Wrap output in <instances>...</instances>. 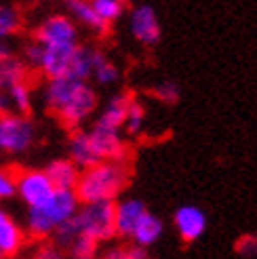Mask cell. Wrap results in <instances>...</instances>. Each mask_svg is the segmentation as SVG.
<instances>
[{"label":"cell","mask_w":257,"mask_h":259,"mask_svg":"<svg viewBox=\"0 0 257 259\" xmlns=\"http://www.w3.org/2000/svg\"><path fill=\"white\" fill-rule=\"evenodd\" d=\"M45 103L61 124L78 128L97 110V93L87 80L57 76V78H49L47 82Z\"/></svg>","instance_id":"obj_1"},{"label":"cell","mask_w":257,"mask_h":259,"mask_svg":"<svg viewBox=\"0 0 257 259\" xmlns=\"http://www.w3.org/2000/svg\"><path fill=\"white\" fill-rule=\"evenodd\" d=\"M128 184V169L124 160H99L93 166L80 171L74 192L80 204L99 202V200H116L120 192Z\"/></svg>","instance_id":"obj_2"},{"label":"cell","mask_w":257,"mask_h":259,"mask_svg":"<svg viewBox=\"0 0 257 259\" xmlns=\"http://www.w3.org/2000/svg\"><path fill=\"white\" fill-rule=\"evenodd\" d=\"M80 200L74 190H57L45 200L42 204L30 206L28 211V232L34 238H49L55 234V230L66 224L78 211Z\"/></svg>","instance_id":"obj_3"},{"label":"cell","mask_w":257,"mask_h":259,"mask_svg":"<svg viewBox=\"0 0 257 259\" xmlns=\"http://www.w3.org/2000/svg\"><path fill=\"white\" fill-rule=\"evenodd\" d=\"M76 234H84L97 242H106L116 236L114 224V200L84 202L78 206L72 219H68Z\"/></svg>","instance_id":"obj_4"},{"label":"cell","mask_w":257,"mask_h":259,"mask_svg":"<svg viewBox=\"0 0 257 259\" xmlns=\"http://www.w3.org/2000/svg\"><path fill=\"white\" fill-rule=\"evenodd\" d=\"M36 139L34 122L28 114H5L0 116V150L9 154L25 152Z\"/></svg>","instance_id":"obj_5"},{"label":"cell","mask_w":257,"mask_h":259,"mask_svg":"<svg viewBox=\"0 0 257 259\" xmlns=\"http://www.w3.org/2000/svg\"><path fill=\"white\" fill-rule=\"evenodd\" d=\"M34 40L40 45H76L78 42V23L70 15H51L38 23Z\"/></svg>","instance_id":"obj_6"},{"label":"cell","mask_w":257,"mask_h":259,"mask_svg":"<svg viewBox=\"0 0 257 259\" xmlns=\"http://www.w3.org/2000/svg\"><path fill=\"white\" fill-rule=\"evenodd\" d=\"M128 30L131 36L139 45L154 47L162 38V25L158 19V13L152 5H139L128 15Z\"/></svg>","instance_id":"obj_7"},{"label":"cell","mask_w":257,"mask_h":259,"mask_svg":"<svg viewBox=\"0 0 257 259\" xmlns=\"http://www.w3.org/2000/svg\"><path fill=\"white\" fill-rule=\"evenodd\" d=\"M55 192V186L51 184V179L45 171H21L17 173V194L19 198L28 204L36 206L49 200V196Z\"/></svg>","instance_id":"obj_8"},{"label":"cell","mask_w":257,"mask_h":259,"mask_svg":"<svg viewBox=\"0 0 257 259\" xmlns=\"http://www.w3.org/2000/svg\"><path fill=\"white\" fill-rule=\"evenodd\" d=\"M89 137H91V144L101 160H126L128 148L120 137V131H116V128L93 124V128L89 131Z\"/></svg>","instance_id":"obj_9"},{"label":"cell","mask_w":257,"mask_h":259,"mask_svg":"<svg viewBox=\"0 0 257 259\" xmlns=\"http://www.w3.org/2000/svg\"><path fill=\"white\" fill-rule=\"evenodd\" d=\"M76 45H42V55L38 61V68L47 78H57V76H68L72 68V59L76 53Z\"/></svg>","instance_id":"obj_10"},{"label":"cell","mask_w":257,"mask_h":259,"mask_svg":"<svg viewBox=\"0 0 257 259\" xmlns=\"http://www.w3.org/2000/svg\"><path fill=\"white\" fill-rule=\"evenodd\" d=\"M173 224L184 242H194L207 230V215L196 204H182L173 215Z\"/></svg>","instance_id":"obj_11"},{"label":"cell","mask_w":257,"mask_h":259,"mask_svg":"<svg viewBox=\"0 0 257 259\" xmlns=\"http://www.w3.org/2000/svg\"><path fill=\"white\" fill-rule=\"evenodd\" d=\"M148 209L146 204L137 198H124L120 202H114V224H116V236H131L135 224Z\"/></svg>","instance_id":"obj_12"},{"label":"cell","mask_w":257,"mask_h":259,"mask_svg":"<svg viewBox=\"0 0 257 259\" xmlns=\"http://www.w3.org/2000/svg\"><path fill=\"white\" fill-rule=\"evenodd\" d=\"M66 11L76 23L84 25V28H89L93 34L104 36L110 32V25L99 19L91 0H66Z\"/></svg>","instance_id":"obj_13"},{"label":"cell","mask_w":257,"mask_h":259,"mask_svg":"<svg viewBox=\"0 0 257 259\" xmlns=\"http://www.w3.org/2000/svg\"><path fill=\"white\" fill-rule=\"evenodd\" d=\"M25 242L21 226L9 213L0 211V257L17 255Z\"/></svg>","instance_id":"obj_14"},{"label":"cell","mask_w":257,"mask_h":259,"mask_svg":"<svg viewBox=\"0 0 257 259\" xmlns=\"http://www.w3.org/2000/svg\"><path fill=\"white\" fill-rule=\"evenodd\" d=\"M70 160L78 166V169H87V166H93L95 162H99L101 158L97 156V152L91 144V137L89 131H74L70 137Z\"/></svg>","instance_id":"obj_15"},{"label":"cell","mask_w":257,"mask_h":259,"mask_svg":"<svg viewBox=\"0 0 257 259\" xmlns=\"http://www.w3.org/2000/svg\"><path fill=\"white\" fill-rule=\"evenodd\" d=\"M131 97H133L131 93H116L114 97H110V101L106 103V108L101 110V114H99V118L95 120V124L122 131V122H124L126 108H128V101H131Z\"/></svg>","instance_id":"obj_16"},{"label":"cell","mask_w":257,"mask_h":259,"mask_svg":"<svg viewBox=\"0 0 257 259\" xmlns=\"http://www.w3.org/2000/svg\"><path fill=\"white\" fill-rule=\"evenodd\" d=\"M162 230H164V226H162L160 219L156 215H152L150 211H146L139 217V222L135 224V228H133L128 238L133 240V244H139V247L148 249L162 236Z\"/></svg>","instance_id":"obj_17"},{"label":"cell","mask_w":257,"mask_h":259,"mask_svg":"<svg viewBox=\"0 0 257 259\" xmlns=\"http://www.w3.org/2000/svg\"><path fill=\"white\" fill-rule=\"evenodd\" d=\"M45 173L49 175L51 184H53L57 190H74L76 181H78V177H80V169L70 158L53 160L45 169Z\"/></svg>","instance_id":"obj_18"},{"label":"cell","mask_w":257,"mask_h":259,"mask_svg":"<svg viewBox=\"0 0 257 259\" xmlns=\"http://www.w3.org/2000/svg\"><path fill=\"white\" fill-rule=\"evenodd\" d=\"M30 76V68L23 59L15 57V55H7L0 57V89H9L17 82L28 80Z\"/></svg>","instance_id":"obj_19"},{"label":"cell","mask_w":257,"mask_h":259,"mask_svg":"<svg viewBox=\"0 0 257 259\" xmlns=\"http://www.w3.org/2000/svg\"><path fill=\"white\" fill-rule=\"evenodd\" d=\"M91 78H95L97 84L101 87H110L120 78V72L104 51L93 49V70H91Z\"/></svg>","instance_id":"obj_20"},{"label":"cell","mask_w":257,"mask_h":259,"mask_svg":"<svg viewBox=\"0 0 257 259\" xmlns=\"http://www.w3.org/2000/svg\"><path fill=\"white\" fill-rule=\"evenodd\" d=\"M3 91L7 95L11 114H28L32 110V87L28 80L17 82L9 89H3Z\"/></svg>","instance_id":"obj_21"},{"label":"cell","mask_w":257,"mask_h":259,"mask_svg":"<svg viewBox=\"0 0 257 259\" xmlns=\"http://www.w3.org/2000/svg\"><path fill=\"white\" fill-rule=\"evenodd\" d=\"M23 25V17L17 7L13 5H0V40H9L15 36Z\"/></svg>","instance_id":"obj_22"},{"label":"cell","mask_w":257,"mask_h":259,"mask_svg":"<svg viewBox=\"0 0 257 259\" xmlns=\"http://www.w3.org/2000/svg\"><path fill=\"white\" fill-rule=\"evenodd\" d=\"M91 70H93V49L91 47H76V53L72 59V68L70 74L72 78L78 80H89L91 78Z\"/></svg>","instance_id":"obj_23"},{"label":"cell","mask_w":257,"mask_h":259,"mask_svg":"<svg viewBox=\"0 0 257 259\" xmlns=\"http://www.w3.org/2000/svg\"><path fill=\"white\" fill-rule=\"evenodd\" d=\"M97 240L78 234L63 247V251H68V259H97Z\"/></svg>","instance_id":"obj_24"},{"label":"cell","mask_w":257,"mask_h":259,"mask_svg":"<svg viewBox=\"0 0 257 259\" xmlns=\"http://www.w3.org/2000/svg\"><path fill=\"white\" fill-rule=\"evenodd\" d=\"M144 124H146V106L133 95L131 101H128L122 128H124L128 135H139L141 128H144Z\"/></svg>","instance_id":"obj_25"},{"label":"cell","mask_w":257,"mask_h":259,"mask_svg":"<svg viewBox=\"0 0 257 259\" xmlns=\"http://www.w3.org/2000/svg\"><path fill=\"white\" fill-rule=\"evenodd\" d=\"M91 5L99 15V19L106 21L108 25L116 23L124 15V5L118 3V0H91Z\"/></svg>","instance_id":"obj_26"},{"label":"cell","mask_w":257,"mask_h":259,"mask_svg":"<svg viewBox=\"0 0 257 259\" xmlns=\"http://www.w3.org/2000/svg\"><path fill=\"white\" fill-rule=\"evenodd\" d=\"M152 95L160 103H164V106H175L179 97H182V89H179V84L175 80H162L152 89Z\"/></svg>","instance_id":"obj_27"},{"label":"cell","mask_w":257,"mask_h":259,"mask_svg":"<svg viewBox=\"0 0 257 259\" xmlns=\"http://www.w3.org/2000/svg\"><path fill=\"white\" fill-rule=\"evenodd\" d=\"M17 194V173L0 169V200L13 198Z\"/></svg>","instance_id":"obj_28"},{"label":"cell","mask_w":257,"mask_h":259,"mask_svg":"<svg viewBox=\"0 0 257 259\" xmlns=\"http://www.w3.org/2000/svg\"><path fill=\"white\" fill-rule=\"evenodd\" d=\"M32 259H66V251L55 242H45L36 249Z\"/></svg>","instance_id":"obj_29"},{"label":"cell","mask_w":257,"mask_h":259,"mask_svg":"<svg viewBox=\"0 0 257 259\" xmlns=\"http://www.w3.org/2000/svg\"><path fill=\"white\" fill-rule=\"evenodd\" d=\"M236 253L242 257H257V234H245L236 240Z\"/></svg>","instance_id":"obj_30"},{"label":"cell","mask_w":257,"mask_h":259,"mask_svg":"<svg viewBox=\"0 0 257 259\" xmlns=\"http://www.w3.org/2000/svg\"><path fill=\"white\" fill-rule=\"evenodd\" d=\"M101 259H135L128 251V247H116V249H110L108 253H104Z\"/></svg>","instance_id":"obj_31"},{"label":"cell","mask_w":257,"mask_h":259,"mask_svg":"<svg viewBox=\"0 0 257 259\" xmlns=\"http://www.w3.org/2000/svg\"><path fill=\"white\" fill-rule=\"evenodd\" d=\"M11 55V45L9 40H0V57H7Z\"/></svg>","instance_id":"obj_32"},{"label":"cell","mask_w":257,"mask_h":259,"mask_svg":"<svg viewBox=\"0 0 257 259\" xmlns=\"http://www.w3.org/2000/svg\"><path fill=\"white\" fill-rule=\"evenodd\" d=\"M118 3H122V5H126V3H131V0H118Z\"/></svg>","instance_id":"obj_33"},{"label":"cell","mask_w":257,"mask_h":259,"mask_svg":"<svg viewBox=\"0 0 257 259\" xmlns=\"http://www.w3.org/2000/svg\"><path fill=\"white\" fill-rule=\"evenodd\" d=\"M148 259H150V257H148Z\"/></svg>","instance_id":"obj_34"}]
</instances>
